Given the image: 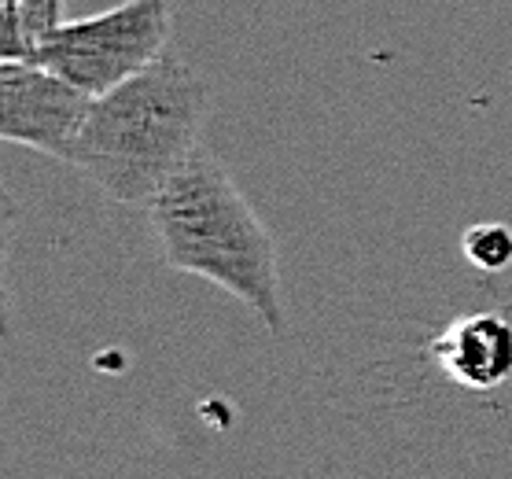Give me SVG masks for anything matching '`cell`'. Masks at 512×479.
I'll return each instance as SVG.
<instances>
[{
  "instance_id": "cell-1",
  "label": "cell",
  "mask_w": 512,
  "mask_h": 479,
  "mask_svg": "<svg viewBox=\"0 0 512 479\" xmlns=\"http://www.w3.org/2000/svg\"><path fill=\"white\" fill-rule=\"evenodd\" d=\"M166 266L214 284L284 336L277 244L222 159L199 148L148 203Z\"/></svg>"
},
{
  "instance_id": "cell-2",
  "label": "cell",
  "mask_w": 512,
  "mask_h": 479,
  "mask_svg": "<svg viewBox=\"0 0 512 479\" xmlns=\"http://www.w3.org/2000/svg\"><path fill=\"white\" fill-rule=\"evenodd\" d=\"M207 104V82L185 59L159 56L148 71L96 96L70 166L118 203H152L203 148Z\"/></svg>"
},
{
  "instance_id": "cell-3",
  "label": "cell",
  "mask_w": 512,
  "mask_h": 479,
  "mask_svg": "<svg viewBox=\"0 0 512 479\" xmlns=\"http://www.w3.org/2000/svg\"><path fill=\"white\" fill-rule=\"evenodd\" d=\"M166 41H170L166 0H122L118 8H107L100 15L52 26L26 59L56 71L82 93L104 96L166 56Z\"/></svg>"
},
{
  "instance_id": "cell-4",
  "label": "cell",
  "mask_w": 512,
  "mask_h": 479,
  "mask_svg": "<svg viewBox=\"0 0 512 479\" xmlns=\"http://www.w3.org/2000/svg\"><path fill=\"white\" fill-rule=\"evenodd\" d=\"M96 96L34 59H0V137L70 163Z\"/></svg>"
},
{
  "instance_id": "cell-5",
  "label": "cell",
  "mask_w": 512,
  "mask_h": 479,
  "mask_svg": "<svg viewBox=\"0 0 512 479\" xmlns=\"http://www.w3.org/2000/svg\"><path fill=\"white\" fill-rule=\"evenodd\" d=\"M431 358L454 384L494 391L512 376V325L498 314H468L431 343Z\"/></svg>"
},
{
  "instance_id": "cell-6",
  "label": "cell",
  "mask_w": 512,
  "mask_h": 479,
  "mask_svg": "<svg viewBox=\"0 0 512 479\" xmlns=\"http://www.w3.org/2000/svg\"><path fill=\"white\" fill-rule=\"evenodd\" d=\"M465 258L483 273H501L512 266V229L505 222H479L461 240Z\"/></svg>"
},
{
  "instance_id": "cell-7",
  "label": "cell",
  "mask_w": 512,
  "mask_h": 479,
  "mask_svg": "<svg viewBox=\"0 0 512 479\" xmlns=\"http://www.w3.org/2000/svg\"><path fill=\"white\" fill-rule=\"evenodd\" d=\"M19 4H23V23H26V37H30V48L41 41V34H48L52 26L63 23V0H19Z\"/></svg>"
}]
</instances>
